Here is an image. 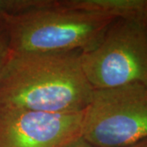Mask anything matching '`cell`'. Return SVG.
<instances>
[{
    "instance_id": "cell-1",
    "label": "cell",
    "mask_w": 147,
    "mask_h": 147,
    "mask_svg": "<svg viewBox=\"0 0 147 147\" xmlns=\"http://www.w3.org/2000/svg\"><path fill=\"white\" fill-rule=\"evenodd\" d=\"M81 51L11 55L0 75V107L53 114L83 112L93 88Z\"/></svg>"
},
{
    "instance_id": "cell-2",
    "label": "cell",
    "mask_w": 147,
    "mask_h": 147,
    "mask_svg": "<svg viewBox=\"0 0 147 147\" xmlns=\"http://www.w3.org/2000/svg\"><path fill=\"white\" fill-rule=\"evenodd\" d=\"M115 19L43 0L41 5L6 22L11 53L85 51L93 47Z\"/></svg>"
},
{
    "instance_id": "cell-3",
    "label": "cell",
    "mask_w": 147,
    "mask_h": 147,
    "mask_svg": "<svg viewBox=\"0 0 147 147\" xmlns=\"http://www.w3.org/2000/svg\"><path fill=\"white\" fill-rule=\"evenodd\" d=\"M80 61L93 89L147 85V23L115 20L96 45L81 52Z\"/></svg>"
},
{
    "instance_id": "cell-4",
    "label": "cell",
    "mask_w": 147,
    "mask_h": 147,
    "mask_svg": "<svg viewBox=\"0 0 147 147\" xmlns=\"http://www.w3.org/2000/svg\"><path fill=\"white\" fill-rule=\"evenodd\" d=\"M82 137L95 147H127L146 139V84L93 90L84 111Z\"/></svg>"
},
{
    "instance_id": "cell-5",
    "label": "cell",
    "mask_w": 147,
    "mask_h": 147,
    "mask_svg": "<svg viewBox=\"0 0 147 147\" xmlns=\"http://www.w3.org/2000/svg\"><path fill=\"white\" fill-rule=\"evenodd\" d=\"M84 111L53 114L0 107V147H62L82 137Z\"/></svg>"
},
{
    "instance_id": "cell-6",
    "label": "cell",
    "mask_w": 147,
    "mask_h": 147,
    "mask_svg": "<svg viewBox=\"0 0 147 147\" xmlns=\"http://www.w3.org/2000/svg\"><path fill=\"white\" fill-rule=\"evenodd\" d=\"M59 5L111 17L147 23V0H57Z\"/></svg>"
},
{
    "instance_id": "cell-7",
    "label": "cell",
    "mask_w": 147,
    "mask_h": 147,
    "mask_svg": "<svg viewBox=\"0 0 147 147\" xmlns=\"http://www.w3.org/2000/svg\"><path fill=\"white\" fill-rule=\"evenodd\" d=\"M42 0H0V27H5L7 20L31 10L42 3Z\"/></svg>"
},
{
    "instance_id": "cell-8",
    "label": "cell",
    "mask_w": 147,
    "mask_h": 147,
    "mask_svg": "<svg viewBox=\"0 0 147 147\" xmlns=\"http://www.w3.org/2000/svg\"><path fill=\"white\" fill-rule=\"evenodd\" d=\"M10 55L9 39L6 27H0V75Z\"/></svg>"
},
{
    "instance_id": "cell-9",
    "label": "cell",
    "mask_w": 147,
    "mask_h": 147,
    "mask_svg": "<svg viewBox=\"0 0 147 147\" xmlns=\"http://www.w3.org/2000/svg\"><path fill=\"white\" fill-rule=\"evenodd\" d=\"M62 147H95L83 137H79L67 143Z\"/></svg>"
},
{
    "instance_id": "cell-10",
    "label": "cell",
    "mask_w": 147,
    "mask_h": 147,
    "mask_svg": "<svg viewBox=\"0 0 147 147\" xmlns=\"http://www.w3.org/2000/svg\"><path fill=\"white\" fill-rule=\"evenodd\" d=\"M127 147H147V138Z\"/></svg>"
}]
</instances>
